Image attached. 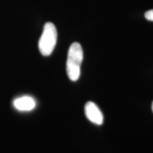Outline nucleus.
<instances>
[{"instance_id": "f257e3e1", "label": "nucleus", "mask_w": 153, "mask_h": 153, "mask_svg": "<svg viewBox=\"0 0 153 153\" xmlns=\"http://www.w3.org/2000/svg\"><path fill=\"white\" fill-rule=\"evenodd\" d=\"M83 60V50L79 43H73L69 48L66 64L67 74L69 79L75 82L79 79L80 69Z\"/></svg>"}, {"instance_id": "f03ea898", "label": "nucleus", "mask_w": 153, "mask_h": 153, "mask_svg": "<svg viewBox=\"0 0 153 153\" xmlns=\"http://www.w3.org/2000/svg\"><path fill=\"white\" fill-rule=\"evenodd\" d=\"M57 39L56 27L53 23L47 22L44 25L42 35L38 42V48L43 56H49L53 53Z\"/></svg>"}, {"instance_id": "7ed1b4c3", "label": "nucleus", "mask_w": 153, "mask_h": 153, "mask_svg": "<svg viewBox=\"0 0 153 153\" xmlns=\"http://www.w3.org/2000/svg\"><path fill=\"white\" fill-rule=\"evenodd\" d=\"M85 115L91 123L101 126L104 123V115L92 101H88L85 107Z\"/></svg>"}, {"instance_id": "20e7f679", "label": "nucleus", "mask_w": 153, "mask_h": 153, "mask_svg": "<svg viewBox=\"0 0 153 153\" xmlns=\"http://www.w3.org/2000/svg\"><path fill=\"white\" fill-rule=\"evenodd\" d=\"M13 105L16 109L20 111H30L35 108L36 103L32 97L29 96H24L14 99Z\"/></svg>"}, {"instance_id": "39448f33", "label": "nucleus", "mask_w": 153, "mask_h": 153, "mask_svg": "<svg viewBox=\"0 0 153 153\" xmlns=\"http://www.w3.org/2000/svg\"><path fill=\"white\" fill-rule=\"evenodd\" d=\"M145 17L147 20L153 22V9L146 11L145 14Z\"/></svg>"}, {"instance_id": "423d86ee", "label": "nucleus", "mask_w": 153, "mask_h": 153, "mask_svg": "<svg viewBox=\"0 0 153 153\" xmlns=\"http://www.w3.org/2000/svg\"><path fill=\"white\" fill-rule=\"evenodd\" d=\"M152 111H153V101H152Z\"/></svg>"}]
</instances>
